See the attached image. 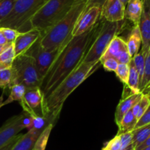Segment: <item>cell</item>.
I'll return each instance as SVG.
<instances>
[{"instance_id": "6da1fadb", "label": "cell", "mask_w": 150, "mask_h": 150, "mask_svg": "<svg viewBox=\"0 0 150 150\" xmlns=\"http://www.w3.org/2000/svg\"><path fill=\"white\" fill-rule=\"evenodd\" d=\"M102 23L103 19L100 18L90 31L81 36L73 37L64 47L42 79L40 89L44 98L48 96L66 77L80 65L99 34Z\"/></svg>"}, {"instance_id": "7a4b0ae2", "label": "cell", "mask_w": 150, "mask_h": 150, "mask_svg": "<svg viewBox=\"0 0 150 150\" xmlns=\"http://www.w3.org/2000/svg\"><path fill=\"white\" fill-rule=\"evenodd\" d=\"M100 64V62L81 63L80 65L66 77L48 96L44 98L42 117L45 118L50 117L57 121L67 98Z\"/></svg>"}, {"instance_id": "3957f363", "label": "cell", "mask_w": 150, "mask_h": 150, "mask_svg": "<svg viewBox=\"0 0 150 150\" xmlns=\"http://www.w3.org/2000/svg\"><path fill=\"white\" fill-rule=\"evenodd\" d=\"M88 6L86 0H76L72 8L62 19L42 34L40 45L45 50H54L62 45L69 38L83 10Z\"/></svg>"}, {"instance_id": "277c9868", "label": "cell", "mask_w": 150, "mask_h": 150, "mask_svg": "<svg viewBox=\"0 0 150 150\" xmlns=\"http://www.w3.org/2000/svg\"><path fill=\"white\" fill-rule=\"evenodd\" d=\"M76 0H48L30 20L31 29L35 28L42 35L68 13Z\"/></svg>"}, {"instance_id": "5b68a950", "label": "cell", "mask_w": 150, "mask_h": 150, "mask_svg": "<svg viewBox=\"0 0 150 150\" xmlns=\"http://www.w3.org/2000/svg\"><path fill=\"white\" fill-rule=\"evenodd\" d=\"M48 0H16L10 14L0 22V28H10L19 32H27L30 20Z\"/></svg>"}, {"instance_id": "8992f818", "label": "cell", "mask_w": 150, "mask_h": 150, "mask_svg": "<svg viewBox=\"0 0 150 150\" xmlns=\"http://www.w3.org/2000/svg\"><path fill=\"white\" fill-rule=\"evenodd\" d=\"M127 21L125 18L119 22H109L103 19L102 26L99 34L88 50L82 62L91 63L100 62V59L113 39L125 29Z\"/></svg>"}, {"instance_id": "52a82bcc", "label": "cell", "mask_w": 150, "mask_h": 150, "mask_svg": "<svg viewBox=\"0 0 150 150\" xmlns=\"http://www.w3.org/2000/svg\"><path fill=\"white\" fill-rule=\"evenodd\" d=\"M11 67L15 74L14 84H23L26 89L40 88L42 79L31 56L24 54L16 57Z\"/></svg>"}, {"instance_id": "ba28073f", "label": "cell", "mask_w": 150, "mask_h": 150, "mask_svg": "<svg viewBox=\"0 0 150 150\" xmlns=\"http://www.w3.org/2000/svg\"><path fill=\"white\" fill-rule=\"evenodd\" d=\"M72 38L73 37L69 38L62 45L54 50H45L42 48L40 45L39 38L26 53L34 59L38 71L42 79H43L49 69L51 68V65L54 64L60 53L63 51L64 47L67 45Z\"/></svg>"}, {"instance_id": "9c48e42d", "label": "cell", "mask_w": 150, "mask_h": 150, "mask_svg": "<svg viewBox=\"0 0 150 150\" xmlns=\"http://www.w3.org/2000/svg\"><path fill=\"white\" fill-rule=\"evenodd\" d=\"M100 13V7L97 6H87L79 16L72 32V36H81L90 31L99 21Z\"/></svg>"}, {"instance_id": "30bf717a", "label": "cell", "mask_w": 150, "mask_h": 150, "mask_svg": "<svg viewBox=\"0 0 150 150\" xmlns=\"http://www.w3.org/2000/svg\"><path fill=\"white\" fill-rule=\"evenodd\" d=\"M25 113L13 116L8 119L0 127V149L8 144L12 139L25 128Z\"/></svg>"}, {"instance_id": "8fae6325", "label": "cell", "mask_w": 150, "mask_h": 150, "mask_svg": "<svg viewBox=\"0 0 150 150\" xmlns=\"http://www.w3.org/2000/svg\"><path fill=\"white\" fill-rule=\"evenodd\" d=\"M43 99V94L40 87L26 89L23 101L20 103L23 108V112L29 116L42 115V117Z\"/></svg>"}, {"instance_id": "7c38bea8", "label": "cell", "mask_w": 150, "mask_h": 150, "mask_svg": "<svg viewBox=\"0 0 150 150\" xmlns=\"http://www.w3.org/2000/svg\"><path fill=\"white\" fill-rule=\"evenodd\" d=\"M125 6L120 0H105L101 8L100 18L109 22H119L125 19Z\"/></svg>"}, {"instance_id": "4fadbf2b", "label": "cell", "mask_w": 150, "mask_h": 150, "mask_svg": "<svg viewBox=\"0 0 150 150\" xmlns=\"http://www.w3.org/2000/svg\"><path fill=\"white\" fill-rule=\"evenodd\" d=\"M41 35L42 33L40 31L35 28H32L27 32L20 33L13 42L16 57L26 54Z\"/></svg>"}, {"instance_id": "5bb4252c", "label": "cell", "mask_w": 150, "mask_h": 150, "mask_svg": "<svg viewBox=\"0 0 150 150\" xmlns=\"http://www.w3.org/2000/svg\"><path fill=\"white\" fill-rule=\"evenodd\" d=\"M142 12L139 23L142 36V48L140 50L148 52L150 46V0H142Z\"/></svg>"}, {"instance_id": "9a60e30c", "label": "cell", "mask_w": 150, "mask_h": 150, "mask_svg": "<svg viewBox=\"0 0 150 150\" xmlns=\"http://www.w3.org/2000/svg\"><path fill=\"white\" fill-rule=\"evenodd\" d=\"M142 95H143L142 93L130 94L123 96L122 99L120 101L116 109L115 122L117 125L122 121L124 116L140 100Z\"/></svg>"}, {"instance_id": "2e32d148", "label": "cell", "mask_w": 150, "mask_h": 150, "mask_svg": "<svg viewBox=\"0 0 150 150\" xmlns=\"http://www.w3.org/2000/svg\"><path fill=\"white\" fill-rule=\"evenodd\" d=\"M45 127L42 129H31L25 134H22L11 150H33L37 139Z\"/></svg>"}, {"instance_id": "e0dca14e", "label": "cell", "mask_w": 150, "mask_h": 150, "mask_svg": "<svg viewBox=\"0 0 150 150\" xmlns=\"http://www.w3.org/2000/svg\"><path fill=\"white\" fill-rule=\"evenodd\" d=\"M125 51H127L126 41L119 36L115 37L100 58V62L107 58H114L117 59L119 56Z\"/></svg>"}, {"instance_id": "ac0fdd59", "label": "cell", "mask_w": 150, "mask_h": 150, "mask_svg": "<svg viewBox=\"0 0 150 150\" xmlns=\"http://www.w3.org/2000/svg\"><path fill=\"white\" fill-rule=\"evenodd\" d=\"M142 0H129L125 6V18L133 23V26L139 25L142 12Z\"/></svg>"}, {"instance_id": "d6986e66", "label": "cell", "mask_w": 150, "mask_h": 150, "mask_svg": "<svg viewBox=\"0 0 150 150\" xmlns=\"http://www.w3.org/2000/svg\"><path fill=\"white\" fill-rule=\"evenodd\" d=\"M126 43H127V51L130 57L133 58L136 54L139 53L142 46V36H141L139 25H135L133 26L131 32L127 38V40L126 41Z\"/></svg>"}, {"instance_id": "ffe728a7", "label": "cell", "mask_w": 150, "mask_h": 150, "mask_svg": "<svg viewBox=\"0 0 150 150\" xmlns=\"http://www.w3.org/2000/svg\"><path fill=\"white\" fill-rule=\"evenodd\" d=\"M10 94L7 99L3 102V105H6L10 104L14 101H18L19 103L23 101L24 94L26 92V87L23 84L20 83H16L12 85L10 87Z\"/></svg>"}, {"instance_id": "44dd1931", "label": "cell", "mask_w": 150, "mask_h": 150, "mask_svg": "<svg viewBox=\"0 0 150 150\" xmlns=\"http://www.w3.org/2000/svg\"><path fill=\"white\" fill-rule=\"evenodd\" d=\"M129 66H130V73H129L128 81H127V85H125L126 88L130 90V93H141L140 90H139L140 79H139V73H138L132 60L129 64Z\"/></svg>"}, {"instance_id": "7402d4cb", "label": "cell", "mask_w": 150, "mask_h": 150, "mask_svg": "<svg viewBox=\"0 0 150 150\" xmlns=\"http://www.w3.org/2000/svg\"><path fill=\"white\" fill-rule=\"evenodd\" d=\"M137 122L138 120H136L135 116L133 115L131 109L124 116L122 121L118 125L119 131L117 135L127 133V132L133 131L135 129Z\"/></svg>"}, {"instance_id": "603a6c76", "label": "cell", "mask_w": 150, "mask_h": 150, "mask_svg": "<svg viewBox=\"0 0 150 150\" xmlns=\"http://www.w3.org/2000/svg\"><path fill=\"white\" fill-rule=\"evenodd\" d=\"M133 134V143L135 149L143 144L150 136V124L140 128L135 129L132 131Z\"/></svg>"}, {"instance_id": "cb8c5ba5", "label": "cell", "mask_w": 150, "mask_h": 150, "mask_svg": "<svg viewBox=\"0 0 150 150\" xmlns=\"http://www.w3.org/2000/svg\"><path fill=\"white\" fill-rule=\"evenodd\" d=\"M15 74L12 67H0V87L10 88L14 84Z\"/></svg>"}, {"instance_id": "d4e9b609", "label": "cell", "mask_w": 150, "mask_h": 150, "mask_svg": "<svg viewBox=\"0 0 150 150\" xmlns=\"http://www.w3.org/2000/svg\"><path fill=\"white\" fill-rule=\"evenodd\" d=\"M54 125V123H50L45 127V128L42 130L38 139H37L33 150H45L48 139H49L50 134H51Z\"/></svg>"}, {"instance_id": "484cf974", "label": "cell", "mask_w": 150, "mask_h": 150, "mask_svg": "<svg viewBox=\"0 0 150 150\" xmlns=\"http://www.w3.org/2000/svg\"><path fill=\"white\" fill-rule=\"evenodd\" d=\"M150 86V46L145 59L144 71L143 78L139 86V90L141 93L143 94Z\"/></svg>"}, {"instance_id": "4316f807", "label": "cell", "mask_w": 150, "mask_h": 150, "mask_svg": "<svg viewBox=\"0 0 150 150\" xmlns=\"http://www.w3.org/2000/svg\"><path fill=\"white\" fill-rule=\"evenodd\" d=\"M149 104L150 99L149 97L145 94H143L140 100L132 108V112H133V115L135 116L136 120H139L142 117V115L144 114V112L149 107Z\"/></svg>"}, {"instance_id": "83f0119b", "label": "cell", "mask_w": 150, "mask_h": 150, "mask_svg": "<svg viewBox=\"0 0 150 150\" xmlns=\"http://www.w3.org/2000/svg\"><path fill=\"white\" fill-rule=\"evenodd\" d=\"M16 58L13 43H11L0 54V65L3 67H11L13 61Z\"/></svg>"}, {"instance_id": "f1b7e54d", "label": "cell", "mask_w": 150, "mask_h": 150, "mask_svg": "<svg viewBox=\"0 0 150 150\" xmlns=\"http://www.w3.org/2000/svg\"><path fill=\"white\" fill-rule=\"evenodd\" d=\"M147 52L145 51H139L137 54L134 56L132 58V61H133V64H134L135 67H136V70H137L139 76V79H140V83L142 82V78H143L144 71V64H145V59H146V56ZM140 86V85H139Z\"/></svg>"}, {"instance_id": "f546056e", "label": "cell", "mask_w": 150, "mask_h": 150, "mask_svg": "<svg viewBox=\"0 0 150 150\" xmlns=\"http://www.w3.org/2000/svg\"><path fill=\"white\" fill-rule=\"evenodd\" d=\"M16 0H0V22L12 11Z\"/></svg>"}, {"instance_id": "4dcf8cb0", "label": "cell", "mask_w": 150, "mask_h": 150, "mask_svg": "<svg viewBox=\"0 0 150 150\" xmlns=\"http://www.w3.org/2000/svg\"><path fill=\"white\" fill-rule=\"evenodd\" d=\"M116 75L123 83L127 85L128 81L129 73H130V66L127 64H119L118 67L115 71Z\"/></svg>"}, {"instance_id": "1f68e13d", "label": "cell", "mask_w": 150, "mask_h": 150, "mask_svg": "<svg viewBox=\"0 0 150 150\" xmlns=\"http://www.w3.org/2000/svg\"><path fill=\"white\" fill-rule=\"evenodd\" d=\"M0 31L2 32L8 43H13L17 37L21 33L18 30L10 29V28H0Z\"/></svg>"}, {"instance_id": "d6a6232c", "label": "cell", "mask_w": 150, "mask_h": 150, "mask_svg": "<svg viewBox=\"0 0 150 150\" xmlns=\"http://www.w3.org/2000/svg\"><path fill=\"white\" fill-rule=\"evenodd\" d=\"M100 62L103 66L104 69L106 71L109 72H115L119 65L118 62L114 58H107L105 59L102 60Z\"/></svg>"}, {"instance_id": "836d02e7", "label": "cell", "mask_w": 150, "mask_h": 150, "mask_svg": "<svg viewBox=\"0 0 150 150\" xmlns=\"http://www.w3.org/2000/svg\"><path fill=\"white\" fill-rule=\"evenodd\" d=\"M102 150H122V144L120 136L117 135L111 140L107 142Z\"/></svg>"}, {"instance_id": "e575fe53", "label": "cell", "mask_w": 150, "mask_h": 150, "mask_svg": "<svg viewBox=\"0 0 150 150\" xmlns=\"http://www.w3.org/2000/svg\"><path fill=\"white\" fill-rule=\"evenodd\" d=\"M117 136H120V141L122 144V150L125 149L133 143V134L131 132H127V133L119 134Z\"/></svg>"}, {"instance_id": "d590c367", "label": "cell", "mask_w": 150, "mask_h": 150, "mask_svg": "<svg viewBox=\"0 0 150 150\" xmlns=\"http://www.w3.org/2000/svg\"><path fill=\"white\" fill-rule=\"evenodd\" d=\"M149 124H150V104L148 108L146 109V111L144 112V114L138 120L137 123L136 125V127H135V129L140 128V127H144L145 125H147Z\"/></svg>"}, {"instance_id": "8d00e7d4", "label": "cell", "mask_w": 150, "mask_h": 150, "mask_svg": "<svg viewBox=\"0 0 150 150\" xmlns=\"http://www.w3.org/2000/svg\"><path fill=\"white\" fill-rule=\"evenodd\" d=\"M21 136H22V134L17 135V136H16V137L13 138V139H12V140L10 141L8 144H7L5 146H4L3 147H1V149H0V150H11L12 148L13 147V146L16 144V142H17L19 140V139L21 137Z\"/></svg>"}, {"instance_id": "74e56055", "label": "cell", "mask_w": 150, "mask_h": 150, "mask_svg": "<svg viewBox=\"0 0 150 150\" xmlns=\"http://www.w3.org/2000/svg\"><path fill=\"white\" fill-rule=\"evenodd\" d=\"M88 6H97L102 8L105 0H86Z\"/></svg>"}, {"instance_id": "f35d334b", "label": "cell", "mask_w": 150, "mask_h": 150, "mask_svg": "<svg viewBox=\"0 0 150 150\" xmlns=\"http://www.w3.org/2000/svg\"><path fill=\"white\" fill-rule=\"evenodd\" d=\"M150 146V136L147 139H146V141H145L144 142L143 144H142L140 146H138L136 149H135V150H142L143 149H144V148L148 147V146Z\"/></svg>"}, {"instance_id": "ab89813d", "label": "cell", "mask_w": 150, "mask_h": 150, "mask_svg": "<svg viewBox=\"0 0 150 150\" xmlns=\"http://www.w3.org/2000/svg\"><path fill=\"white\" fill-rule=\"evenodd\" d=\"M8 43L7 41L6 40L5 38H4V35L2 34V32L0 31V45H7Z\"/></svg>"}, {"instance_id": "60d3db41", "label": "cell", "mask_w": 150, "mask_h": 150, "mask_svg": "<svg viewBox=\"0 0 150 150\" xmlns=\"http://www.w3.org/2000/svg\"><path fill=\"white\" fill-rule=\"evenodd\" d=\"M10 44L11 43H7V45H0V54L3 52V51H4L6 48H7Z\"/></svg>"}, {"instance_id": "b9f144b4", "label": "cell", "mask_w": 150, "mask_h": 150, "mask_svg": "<svg viewBox=\"0 0 150 150\" xmlns=\"http://www.w3.org/2000/svg\"><path fill=\"white\" fill-rule=\"evenodd\" d=\"M3 96H4V94H1V95L0 96V108L2 106H4V105H3V102H4V100H3V99H4V98H3Z\"/></svg>"}, {"instance_id": "7bdbcfd3", "label": "cell", "mask_w": 150, "mask_h": 150, "mask_svg": "<svg viewBox=\"0 0 150 150\" xmlns=\"http://www.w3.org/2000/svg\"><path fill=\"white\" fill-rule=\"evenodd\" d=\"M122 150H135V148H134V146H133V144H130V146H128L127 147H126L125 149H124Z\"/></svg>"}, {"instance_id": "ee69618b", "label": "cell", "mask_w": 150, "mask_h": 150, "mask_svg": "<svg viewBox=\"0 0 150 150\" xmlns=\"http://www.w3.org/2000/svg\"><path fill=\"white\" fill-rule=\"evenodd\" d=\"M143 94H145V95H147V96L149 97V99H150V86H149V88H148L147 89H146V91H145L144 92Z\"/></svg>"}, {"instance_id": "f6af8a7d", "label": "cell", "mask_w": 150, "mask_h": 150, "mask_svg": "<svg viewBox=\"0 0 150 150\" xmlns=\"http://www.w3.org/2000/svg\"><path fill=\"white\" fill-rule=\"evenodd\" d=\"M120 1H121L122 2V4H124L125 6H126V4H127V2H128L129 0H120Z\"/></svg>"}, {"instance_id": "bcb514c9", "label": "cell", "mask_w": 150, "mask_h": 150, "mask_svg": "<svg viewBox=\"0 0 150 150\" xmlns=\"http://www.w3.org/2000/svg\"><path fill=\"white\" fill-rule=\"evenodd\" d=\"M142 150H150V146H148V147L144 148V149H143Z\"/></svg>"}, {"instance_id": "7dc6e473", "label": "cell", "mask_w": 150, "mask_h": 150, "mask_svg": "<svg viewBox=\"0 0 150 150\" xmlns=\"http://www.w3.org/2000/svg\"><path fill=\"white\" fill-rule=\"evenodd\" d=\"M0 67H3V66H1V65H0Z\"/></svg>"}]
</instances>
